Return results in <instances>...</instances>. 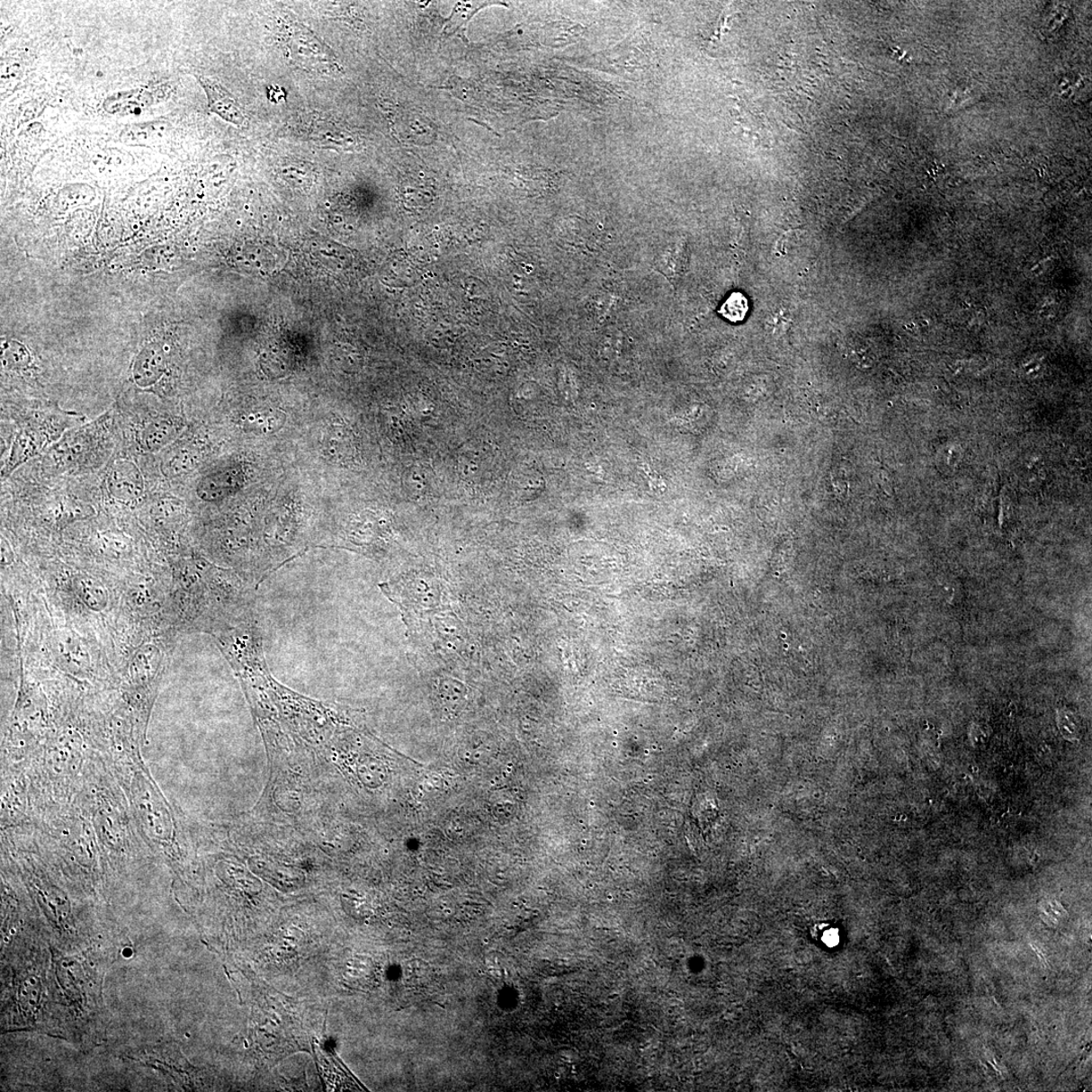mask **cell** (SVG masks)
<instances>
[{
    "mask_svg": "<svg viewBox=\"0 0 1092 1092\" xmlns=\"http://www.w3.org/2000/svg\"><path fill=\"white\" fill-rule=\"evenodd\" d=\"M131 798L134 816L143 836L154 846H166L171 833L168 806L145 771L136 772Z\"/></svg>",
    "mask_w": 1092,
    "mask_h": 1092,
    "instance_id": "cell-1",
    "label": "cell"
},
{
    "mask_svg": "<svg viewBox=\"0 0 1092 1092\" xmlns=\"http://www.w3.org/2000/svg\"><path fill=\"white\" fill-rule=\"evenodd\" d=\"M108 488L120 502L137 501L142 498L145 490L142 472L133 461L118 460L110 470Z\"/></svg>",
    "mask_w": 1092,
    "mask_h": 1092,
    "instance_id": "cell-2",
    "label": "cell"
},
{
    "mask_svg": "<svg viewBox=\"0 0 1092 1092\" xmlns=\"http://www.w3.org/2000/svg\"><path fill=\"white\" fill-rule=\"evenodd\" d=\"M51 437L48 428L38 426L37 424L22 428L15 436L10 458L3 470V477L11 475L22 463L42 452Z\"/></svg>",
    "mask_w": 1092,
    "mask_h": 1092,
    "instance_id": "cell-3",
    "label": "cell"
},
{
    "mask_svg": "<svg viewBox=\"0 0 1092 1092\" xmlns=\"http://www.w3.org/2000/svg\"><path fill=\"white\" fill-rule=\"evenodd\" d=\"M243 477L240 467L231 466L211 471L200 480L197 488L199 498L206 502L223 500L239 490Z\"/></svg>",
    "mask_w": 1092,
    "mask_h": 1092,
    "instance_id": "cell-4",
    "label": "cell"
},
{
    "mask_svg": "<svg viewBox=\"0 0 1092 1092\" xmlns=\"http://www.w3.org/2000/svg\"><path fill=\"white\" fill-rule=\"evenodd\" d=\"M177 418H155L138 434V443L144 452H157L173 443L183 429Z\"/></svg>",
    "mask_w": 1092,
    "mask_h": 1092,
    "instance_id": "cell-5",
    "label": "cell"
},
{
    "mask_svg": "<svg viewBox=\"0 0 1092 1092\" xmlns=\"http://www.w3.org/2000/svg\"><path fill=\"white\" fill-rule=\"evenodd\" d=\"M687 263V242L679 238L667 244L659 251L655 260V266L656 270L661 273L676 288L686 270Z\"/></svg>",
    "mask_w": 1092,
    "mask_h": 1092,
    "instance_id": "cell-6",
    "label": "cell"
},
{
    "mask_svg": "<svg viewBox=\"0 0 1092 1092\" xmlns=\"http://www.w3.org/2000/svg\"><path fill=\"white\" fill-rule=\"evenodd\" d=\"M200 81L207 93L211 111L229 123L237 126L243 125V113L232 95L214 81L203 78H200Z\"/></svg>",
    "mask_w": 1092,
    "mask_h": 1092,
    "instance_id": "cell-7",
    "label": "cell"
},
{
    "mask_svg": "<svg viewBox=\"0 0 1092 1092\" xmlns=\"http://www.w3.org/2000/svg\"><path fill=\"white\" fill-rule=\"evenodd\" d=\"M152 102V95L149 92L137 88L109 96L103 103V108L112 115L132 116L139 115L150 107Z\"/></svg>",
    "mask_w": 1092,
    "mask_h": 1092,
    "instance_id": "cell-8",
    "label": "cell"
},
{
    "mask_svg": "<svg viewBox=\"0 0 1092 1092\" xmlns=\"http://www.w3.org/2000/svg\"><path fill=\"white\" fill-rule=\"evenodd\" d=\"M297 30L295 38L291 40V51L296 59L300 62H309L312 59L317 65L321 67V63L326 65V67H331V55L328 48H326L319 40L314 37L311 32L307 30Z\"/></svg>",
    "mask_w": 1092,
    "mask_h": 1092,
    "instance_id": "cell-9",
    "label": "cell"
},
{
    "mask_svg": "<svg viewBox=\"0 0 1092 1092\" xmlns=\"http://www.w3.org/2000/svg\"><path fill=\"white\" fill-rule=\"evenodd\" d=\"M166 128V123L161 121L130 125L121 132V140L128 145H145L157 140Z\"/></svg>",
    "mask_w": 1092,
    "mask_h": 1092,
    "instance_id": "cell-10",
    "label": "cell"
},
{
    "mask_svg": "<svg viewBox=\"0 0 1092 1092\" xmlns=\"http://www.w3.org/2000/svg\"><path fill=\"white\" fill-rule=\"evenodd\" d=\"M284 421L285 418H282L281 415H273L272 417L266 414L250 415L246 420L248 428L263 434L281 429Z\"/></svg>",
    "mask_w": 1092,
    "mask_h": 1092,
    "instance_id": "cell-11",
    "label": "cell"
},
{
    "mask_svg": "<svg viewBox=\"0 0 1092 1092\" xmlns=\"http://www.w3.org/2000/svg\"><path fill=\"white\" fill-rule=\"evenodd\" d=\"M440 699L448 711L454 712L460 711L463 706L466 694L461 688L443 687Z\"/></svg>",
    "mask_w": 1092,
    "mask_h": 1092,
    "instance_id": "cell-12",
    "label": "cell"
},
{
    "mask_svg": "<svg viewBox=\"0 0 1092 1092\" xmlns=\"http://www.w3.org/2000/svg\"><path fill=\"white\" fill-rule=\"evenodd\" d=\"M822 941H823V943H825L827 944L828 947H830V948L836 947L839 942V935H838L837 931L829 930L828 932H826L825 935H823V936H822Z\"/></svg>",
    "mask_w": 1092,
    "mask_h": 1092,
    "instance_id": "cell-13",
    "label": "cell"
}]
</instances>
